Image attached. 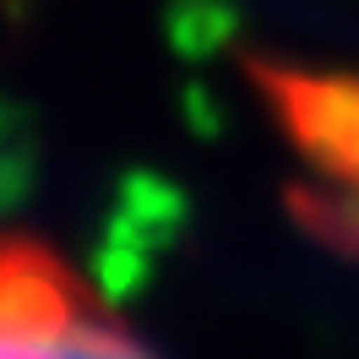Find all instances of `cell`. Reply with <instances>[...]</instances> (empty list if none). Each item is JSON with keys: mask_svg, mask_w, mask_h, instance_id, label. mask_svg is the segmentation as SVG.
Wrapping results in <instances>:
<instances>
[{"mask_svg": "<svg viewBox=\"0 0 359 359\" xmlns=\"http://www.w3.org/2000/svg\"><path fill=\"white\" fill-rule=\"evenodd\" d=\"M0 359H169L147 327L44 234L0 229Z\"/></svg>", "mask_w": 359, "mask_h": 359, "instance_id": "obj_1", "label": "cell"}]
</instances>
